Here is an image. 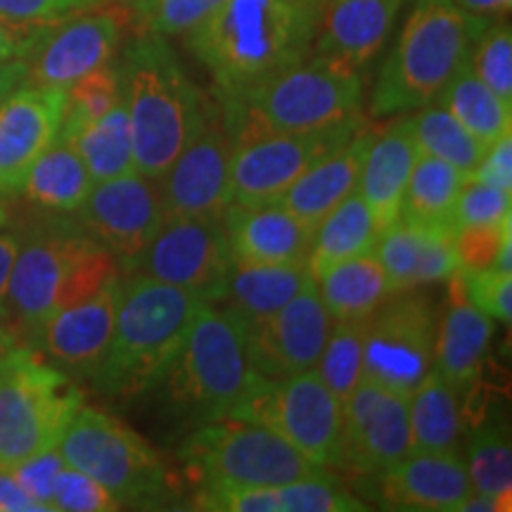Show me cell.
<instances>
[{
	"mask_svg": "<svg viewBox=\"0 0 512 512\" xmlns=\"http://www.w3.org/2000/svg\"><path fill=\"white\" fill-rule=\"evenodd\" d=\"M313 275L306 264L287 266H242L235 264L219 302L221 309L233 313L245 328L278 313L297 297Z\"/></svg>",
	"mask_w": 512,
	"mask_h": 512,
	"instance_id": "obj_29",
	"label": "cell"
},
{
	"mask_svg": "<svg viewBox=\"0 0 512 512\" xmlns=\"http://www.w3.org/2000/svg\"><path fill=\"white\" fill-rule=\"evenodd\" d=\"M470 174L444 159L418 155L403 192L399 219L415 226H453V209Z\"/></svg>",
	"mask_w": 512,
	"mask_h": 512,
	"instance_id": "obj_34",
	"label": "cell"
},
{
	"mask_svg": "<svg viewBox=\"0 0 512 512\" xmlns=\"http://www.w3.org/2000/svg\"><path fill=\"white\" fill-rule=\"evenodd\" d=\"M27 83V64L24 60L0 62V102Z\"/></svg>",
	"mask_w": 512,
	"mask_h": 512,
	"instance_id": "obj_55",
	"label": "cell"
},
{
	"mask_svg": "<svg viewBox=\"0 0 512 512\" xmlns=\"http://www.w3.org/2000/svg\"><path fill=\"white\" fill-rule=\"evenodd\" d=\"M448 280H451V304L437 325L434 370L458 394H463L470 392L482 375L486 351L494 335V320L470 304L458 273Z\"/></svg>",
	"mask_w": 512,
	"mask_h": 512,
	"instance_id": "obj_26",
	"label": "cell"
},
{
	"mask_svg": "<svg viewBox=\"0 0 512 512\" xmlns=\"http://www.w3.org/2000/svg\"><path fill=\"white\" fill-rule=\"evenodd\" d=\"M202 299L183 287L131 275L121 280L110 347L93 373L102 396L133 401L159 387L181 351Z\"/></svg>",
	"mask_w": 512,
	"mask_h": 512,
	"instance_id": "obj_2",
	"label": "cell"
},
{
	"mask_svg": "<svg viewBox=\"0 0 512 512\" xmlns=\"http://www.w3.org/2000/svg\"><path fill=\"white\" fill-rule=\"evenodd\" d=\"M233 266L223 214H169L124 271L183 287L214 304L226 290Z\"/></svg>",
	"mask_w": 512,
	"mask_h": 512,
	"instance_id": "obj_12",
	"label": "cell"
},
{
	"mask_svg": "<svg viewBox=\"0 0 512 512\" xmlns=\"http://www.w3.org/2000/svg\"><path fill=\"white\" fill-rule=\"evenodd\" d=\"M221 110L233 140L363 121V74L309 55L238 93L223 95Z\"/></svg>",
	"mask_w": 512,
	"mask_h": 512,
	"instance_id": "obj_6",
	"label": "cell"
},
{
	"mask_svg": "<svg viewBox=\"0 0 512 512\" xmlns=\"http://www.w3.org/2000/svg\"><path fill=\"white\" fill-rule=\"evenodd\" d=\"M69 140L81 155L93 183L107 181V178L128 174V171L136 169V164H133L131 124H128L124 98L110 112L102 114L100 119L76 131Z\"/></svg>",
	"mask_w": 512,
	"mask_h": 512,
	"instance_id": "obj_36",
	"label": "cell"
},
{
	"mask_svg": "<svg viewBox=\"0 0 512 512\" xmlns=\"http://www.w3.org/2000/svg\"><path fill=\"white\" fill-rule=\"evenodd\" d=\"M64 463L105 486L117 503L150 505L169 494V472L147 441L98 408L81 406L62 434Z\"/></svg>",
	"mask_w": 512,
	"mask_h": 512,
	"instance_id": "obj_10",
	"label": "cell"
},
{
	"mask_svg": "<svg viewBox=\"0 0 512 512\" xmlns=\"http://www.w3.org/2000/svg\"><path fill=\"white\" fill-rule=\"evenodd\" d=\"M76 214L79 226L126 268L166 219L162 183L159 176H145L136 169L98 181Z\"/></svg>",
	"mask_w": 512,
	"mask_h": 512,
	"instance_id": "obj_16",
	"label": "cell"
},
{
	"mask_svg": "<svg viewBox=\"0 0 512 512\" xmlns=\"http://www.w3.org/2000/svg\"><path fill=\"white\" fill-rule=\"evenodd\" d=\"M330 330L332 318L316 280H311L278 313L245 328L249 368L271 380L309 373L316 368Z\"/></svg>",
	"mask_w": 512,
	"mask_h": 512,
	"instance_id": "obj_17",
	"label": "cell"
},
{
	"mask_svg": "<svg viewBox=\"0 0 512 512\" xmlns=\"http://www.w3.org/2000/svg\"><path fill=\"white\" fill-rule=\"evenodd\" d=\"M98 3H110V5H119V8H133V5L140 3V0H98Z\"/></svg>",
	"mask_w": 512,
	"mask_h": 512,
	"instance_id": "obj_59",
	"label": "cell"
},
{
	"mask_svg": "<svg viewBox=\"0 0 512 512\" xmlns=\"http://www.w3.org/2000/svg\"><path fill=\"white\" fill-rule=\"evenodd\" d=\"M81 406L72 377L19 344L0 363V470L57 448Z\"/></svg>",
	"mask_w": 512,
	"mask_h": 512,
	"instance_id": "obj_8",
	"label": "cell"
},
{
	"mask_svg": "<svg viewBox=\"0 0 512 512\" xmlns=\"http://www.w3.org/2000/svg\"><path fill=\"white\" fill-rule=\"evenodd\" d=\"M437 105L446 107L486 147L512 133V105L498 98L484 81L477 79L470 60L444 88V93L437 98Z\"/></svg>",
	"mask_w": 512,
	"mask_h": 512,
	"instance_id": "obj_35",
	"label": "cell"
},
{
	"mask_svg": "<svg viewBox=\"0 0 512 512\" xmlns=\"http://www.w3.org/2000/svg\"><path fill=\"white\" fill-rule=\"evenodd\" d=\"M373 479L375 498L389 510L456 512L475 491L458 451L411 453Z\"/></svg>",
	"mask_w": 512,
	"mask_h": 512,
	"instance_id": "obj_22",
	"label": "cell"
},
{
	"mask_svg": "<svg viewBox=\"0 0 512 512\" xmlns=\"http://www.w3.org/2000/svg\"><path fill=\"white\" fill-rule=\"evenodd\" d=\"M373 254L394 292L441 283L460 271L453 226H415L399 219L382 230Z\"/></svg>",
	"mask_w": 512,
	"mask_h": 512,
	"instance_id": "obj_25",
	"label": "cell"
},
{
	"mask_svg": "<svg viewBox=\"0 0 512 512\" xmlns=\"http://www.w3.org/2000/svg\"><path fill=\"white\" fill-rule=\"evenodd\" d=\"M230 418L256 422L320 467L342 463L344 408L316 370L283 380L254 373Z\"/></svg>",
	"mask_w": 512,
	"mask_h": 512,
	"instance_id": "obj_11",
	"label": "cell"
},
{
	"mask_svg": "<svg viewBox=\"0 0 512 512\" xmlns=\"http://www.w3.org/2000/svg\"><path fill=\"white\" fill-rule=\"evenodd\" d=\"M62 467H64V458L60 448H50V451L41 453V456H34L24 460V463L10 467V472L31 498H36L38 503L46 505L48 512H55L53 484H55L57 472H60Z\"/></svg>",
	"mask_w": 512,
	"mask_h": 512,
	"instance_id": "obj_49",
	"label": "cell"
},
{
	"mask_svg": "<svg viewBox=\"0 0 512 512\" xmlns=\"http://www.w3.org/2000/svg\"><path fill=\"white\" fill-rule=\"evenodd\" d=\"M67 91L24 83L0 102V192H19L43 150L60 133Z\"/></svg>",
	"mask_w": 512,
	"mask_h": 512,
	"instance_id": "obj_21",
	"label": "cell"
},
{
	"mask_svg": "<svg viewBox=\"0 0 512 512\" xmlns=\"http://www.w3.org/2000/svg\"><path fill=\"white\" fill-rule=\"evenodd\" d=\"M472 178L505 192H512V133L486 147L482 162L472 171Z\"/></svg>",
	"mask_w": 512,
	"mask_h": 512,
	"instance_id": "obj_51",
	"label": "cell"
},
{
	"mask_svg": "<svg viewBox=\"0 0 512 512\" xmlns=\"http://www.w3.org/2000/svg\"><path fill=\"white\" fill-rule=\"evenodd\" d=\"M93 5H98V0H0V17L17 24L41 27V24L57 22Z\"/></svg>",
	"mask_w": 512,
	"mask_h": 512,
	"instance_id": "obj_50",
	"label": "cell"
},
{
	"mask_svg": "<svg viewBox=\"0 0 512 512\" xmlns=\"http://www.w3.org/2000/svg\"><path fill=\"white\" fill-rule=\"evenodd\" d=\"M512 195L494 185L467 178L453 209V230L465 226H496L510 221Z\"/></svg>",
	"mask_w": 512,
	"mask_h": 512,
	"instance_id": "obj_44",
	"label": "cell"
},
{
	"mask_svg": "<svg viewBox=\"0 0 512 512\" xmlns=\"http://www.w3.org/2000/svg\"><path fill=\"white\" fill-rule=\"evenodd\" d=\"M377 238H380V228H377L373 214L361 200V195L351 192L347 200L337 204L313 228L311 252L309 261H306L313 280L320 278L328 268L342 264V261L373 254Z\"/></svg>",
	"mask_w": 512,
	"mask_h": 512,
	"instance_id": "obj_32",
	"label": "cell"
},
{
	"mask_svg": "<svg viewBox=\"0 0 512 512\" xmlns=\"http://www.w3.org/2000/svg\"><path fill=\"white\" fill-rule=\"evenodd\" d=\"M36 34H38V27H31V24H17V22H10V19L0 17V62L24 60V55L29 53Z\"/></svg>",
	"mask_w": 512,
	"mask_h": 512,
	"instance_id": "obj_52",
	"label": "cell"
},
{
	"mask_svg": "<svg viewBox=\"0 0 512 512\" xmlns=\"http://www.w3.org/2000/svg\"><path fill=\"white\" fill-rule=\"evenodd\" d=\"M406 121L415 147H418V155L444 159L470 176L482 162L486 145L479 143L446 107L437 102L415 110L413 117H406Z\"/></svg>",
	"mask_w": 512,
	"mask_h": 512,
	"instance_id": "obj_37",
	"label": "cell"
},
{
	"mask_svg": "<svg viewBox=\"0 0 512 512\" xmlns=\"http://www.w3.org/2000/svg\"><path fill=\"white\" fill-rule=\"evenodd\" d=\"M0 512H48V508L31 498L10 470H0Z\"/></svg>",
	"mask_w": 512,
	"mask_h": 512,
	"instance_id": "obj_53",
	"label": "cell"
},
{
	"mask_svg": "<svg viewBox=\"0 0 512 512\" xmlns=\"http://www.w3.org/2000/svg\"><path fill=\"white\" fill-rule=\"evenodd\" d=\"M223 226L235 264L287 266L309 261L313 228L283 204H228L223 209Z\"/></svg>",
	"mask_w": 512,
	"mask_h": 512,
	"instance_id": "obj_24",
	"label": "cell"
},
{
	"mask_svg": "<svg viewBox=\"0 0 512 512\" xmlns=\"http://www.w3.org/2000/svg\"><path fill=\"white\" fill-rule=\"evenodd\" d=\"M401 5L403 0H323L311 55L363 74L382 53Z\"/></svg>",
	"mask_w": 512,
	"mask_h": 512,
	"instance_id": "obj_23",
	"label": "cell"
},
{
	"mask_svg": "<svg viewBox=\"0 0 512 512\" xmlns=\"http://www.w3.org/2000/svg\"><path fill=\"white\" fill-rule=\"evenodd\" d=\"M363 121L320 131H271L235 138L230 162V204H275L313 164L342 147Z\"/></svg>",
	"mask_w": 512,
	"mask_h": 512,
	"instance_id": "obj_13",
	"label": "cell"
},
{
	"mask_svg": "<svg viewBox=\"0 0 512 512\" xmlns=\"http://www.w3.org/2000/svg\"><path fill=\"white\" fill-rule=\"evenodd\" d=\"M249 377L245 325L221 306L202 302L164 377L174 411L195 425L230 418Z\"/></svg>",
	"mask_w": 512,
	"mask_h": 512,
	"instance_id": "obj_7",
	"label": "cell"
},
{
	"mask_svg": "<svg viewBox=\"0 0 512 512\" xmlns=\"http://www.w3.org/2000/svg\"><path fill=\"white\" fill-rule=\"evenodd\" d=\"M119 10H81L38 27L24 55L27 83L67 91L76 81L112 62L121 43Z\"/></svg>",
	"mask_w": 512,
	"mask_h": 512,
	"instance_id": "obj_15",
	"label": "cell"
},
{
	"mask_svg": "<svg viewBox=\"0 0 512 512\" xmlns=\"http://www.w3.org/2000/svg\"><path fill=\"white\" fill-rule=\"evenodd\" d=\"M5 223H8V211H5V207H3V202H0V228L5 226Z\"/></svg>",
	"mask_w": 512,
	"mask_h": 512,
	"instance_id": "obj_60",
	"label": "cell"
},
{
	"mask_svg": "<svg viewBox=\"0 0 512 512\" xmlns=\"http://www.w3.org/2000/svg\"><path fill=\"white\" fill-rule=\"evenodd\" d=\"M19 347V335L5 320H0V363Z\"/></svg>",
	"mask_w": 512,
	"mask_h": 512,
	"instance_id": "obj_58",
	"label": "cell"
},
{
	"mask_svg": "<svg viewBox=\"0 0 512 512\" xmlns=\"http://www.w3.org/2000/svg\"><path fill=\"white\" fill-rule=\"evenodd\" d=\"M195 508L219 512H280L278 486H200Z\"/></svg>",
	"mask_w": 512,
	"mask_h": 512,
	"instance_id": "obj_47",
	"label": "cell"
},
{
	"mask_svg": "<svg viewBox=\"0 0 512 512\" xmlns=\"http://www.w3.org/2000/svg\"><path fill=\"white\" fill-rule=\"evenodd\" d=\"M121 278L86 302L62 309L31 335V349L69 377H93L110 347Z\"/></svg>",
	"mask_w": 512,
	"mask_h": 512,
	"instance_id": "obj_20",
	"label": "cell"
},
{
	"mask_svg": "<svg viewBox=\"0 0 512 512\" xmlns=\"http://www.w3.org/2000/svg\"><path fill=\"white\" fill-rule=\"evenodd\" d=\"M470 67L479 81L512 105V31L508 22H489L472 48Z\"/></svg>",
	"mask_w": 512,
	"mask_h": 512,
	"instance_id": "obj_43",
	"label": "cell"
},
{
	"mask_svg": "<svg viewBox=\"0 0 512 512\" xmlns=\"http://www.w3.org/2000/svg\"><path fill=\"white\" fill-rule=\"evenodd\" d=\"M226 0H140L133 5L136 24L145 34L188 36L202 27Z\"/></svg>",
	"mask_w": 512,
	"mask_h": 512,
	"instance_id": "obj_41",
	"label": "cell"
},
{
	"mask_svg": "<svg viewBox=\"0 0 512 512\" xmlns=\"http://www.w3.org/2000/svg\"><path fill=\"white\" fill-rule=\"evenodd\" d=\"M280 512H361L366 505L351 496L328 472L278 486Z\"/></svg>",
	"mask_w": 512,
	"mask_h": 512,
	"instance_id": "obj_42",
	"label": "cell"
},
{
	"mask_svg": "<svg viewBox=\"0 0 512 512\" xmlns=\"http://www.w3.org/2000/svg\"><path fill=\"white\" fill-rule=\"evenodd\" d=\"M363 339H366V320L332 323L328 342L313 368L325 387L342 401V406L363 380Z\"/></svg>",
	"mask_w": 512,
	"mask_h": 512,
	"instance_id": "obj_38",
	"label": "cell"
},
{
	"mask_svg": "<svg viewBox=\"0 0 512 512\" xmlns=\"http://www.w3.org/2000/svg\"><path fill=\"white\" fill-rule=\"evenodd\" d=\"M19 235L15 233H0V320L8 323V287L12 266H15L19 252Z\"/></svg>",
	"mask_w": 512,
	"mask_h": 512,
	"instance_id": "obj_54",
	"label": "cell"
},
{
	"mask_svg": "<svg viewBox=\"0 0 512 512\" xmlns=\"http://www.w3.org/2000/svg\"><path fill=\"white\" fill-rule=\"evenodd\" d=\"M91 188L93 178L74 143L57 133V138L29 169L19 192H24V197L36 207L74 214L86 202Z\"/></svg>",
	"mask_w": 512,
	"mask_h": 512,
	"instance_id": "obj_30",
	"label": "cell"
},
{
	"mask_svg": "<svg viewBox=\"0 0 512 512\" xmlns=\"http://www.w3.org/2000/svg\"><path fill=\"white\" fill-rule=\"evenodd\" d=\"M233 136L216 102H207V112L195 136L188 140L174 164L159 176L169 214H223L230 204V162Z\"/></svg>",
	"mask_w": 512,
	"mask_h": 512,
	"instance_id": "obj_18",
	"label": "cell"
},
{
	"mask_svg": "<svg viewBox=\"0 0 512 512\" xmlns=\"http://www.w3.org/2000/svg\"><path fill=\"white\" fill-rule=\"evenodd\" d=\"M119 76L136 171L162 176L200 128L207 100L157 34L140 31L128 43Z\"/></svg>",
	"mask_w": 512,
	"mask_h": 512,
	"instance_id": "obj_3",
	"label": "cell"
},
{
	"mask_svg": "<svg viewBox=\"0 0 512 512\" xmlns=\"http://www.w3.org/2000/svg\"><path fill=\"white\" fill-rule=\"evenodd\" d=\"M489 17L460 10L451 0H413L392 53L377 72L370 112L394 117L432 105L470 60Z\"/></svg>",
	"mask_w": 512,
	"mask_h": 512,
	"instance_id": "obj_5",
	"label": "cell"
},
{
	"mask_svg": "<svg viewBox=\"0 0 512 512\" xmlns=\"http://www.w3.org/2000/svg\"><path fill=\"white\" fill-rule=\"evenodd\" d=\"M375 133V128H361L354 138L313 164L280 197L278 204H283L297 219L316 228L337 204H342L351 192H356L363 159H366L370 145H373Z\"/></svg>",
	"mask_w": 512,
	"mask_h": 512,
	"instance_id": "obj_28",
	"label": "cell"
},
{
	"mask_svg": "<svg viewBox=\"0 0 512 512\" xmlns=\"http://www.w3.org/2000/svg\"><path fill=\"white\" fill-rule=\"evenodd\" d=\"M510 503L512 501H505V498L486 496V494H477V491H472V494L458 505L456 512H508L512 510Z\"/></svg>",
	"mask_w": 512,
	"mask_h": 512,
	"instance_id": "obj_56",
	"label": "cell"
},
{
	"mask_svg": "<svg viewBox=\"0 0 512 512\" xmlns=\"http://www.w3.org/2000/svg\"><path fill=\"white\" fill-rule=\"evenodd\" d=\"M465 297L491 320H512V271L501 268H479V271H458Z\"/></svg>",
	"mask_w": 512,
	"mask_h": 512,
	"instance_id": "obj_46",
	"label": "cell"
},
{
	"mask_svg": "<svg viewBox=\"0 0 512 512\" xmlns=\"http://www.w3.org/2000/svg\"><path fill=\"white\" fill-rule=\"evenodd\" d=\"M121 505L117 503L105 486L95 479L83 475L76 467H64L57 472L53 484V510L62 512H114Z\"/></svg>",
	"mask_w": 512,
	"mask_h": 512,
	"instance_id": "obj_45",
	"label": "cell"
},
{
	"mask_svg": "<svg viewBox=\"0 0 512 512\" xmlns=\"http://www.w3.org/2000/svg\"><path fill=\"white\" fill-rule=\"evenodd\" d=\"M451 3H456L460 10L472 12V15L501 17L510 12L512 0H451Z\"/></svg>",
	"mask_w": 512,
	"mask_h": 512,
	"instance_id": "obj_57",
	"label": "cell"
},
{
	"mask_svg": "<svg viewBox=\"0 0 512 512\" xmlns=\"http://www.w3.org/2000/svg\"><path fill=\"white\" fill-rule=\"evenodd\" d=\"M316 287L332 323L368 320L394 292L375 254L356 256L328 268L316 278Z\"/></svg>",
	"mask_w": 512,
	"mask_h": 512,
	"instance_id": "obj_31",
	"label": "cell"
},
{
	"mask_svg": "<svg viewBox=\"0 0 512 512\" xmlns=\"http://www.w3.org/2000/svg\"><path fill=\"white\" fill-rule=\"evenodd\" d=\"M437 313L425 294L392 292L366 320L363 377L408 396L434 368Z\"/></svg>",
	"mask_w": 512,
	"mask_h": 512,
	"instance_id": "obj_14",
	"label": "cell"
},
{
	"mask_svg": "<svg viewBox=\"0 0 512 512\" xmlns=\"http://www.w3.org/2000/svg\"><path fill=\"white\" fill-rule=\"evenodd\" d=\"M323 0H226L188 34L219 98L306 60Z\"/></svg>",
	"mask_w": 512,
	"mask_h": 512,
	"instance_id": "obj_1",
	"label": "cell"
},
{
	"mask_svg": "<svg viewBox=\"0 0 512 512\" xmlns=\"http://www.w3.org/2000/svg\"><path fill=\"white\" fill-rule=\"evenodd\" d=\"M119 261L74 221H53L19 240L8 287V325L31 337L55 313L119 280Z\"/></svg>",
	"mask_w": 512,
	"mask_h": 512,
	"instance_id": "obj_4",
	"label": "cell"
},
{
	"mask_svg": "<svg viewBox=\"0 0 512 512\" xmlns=\"http://www.w3.org/2000/svg\"><path fill=\"white\" fill-rule=\"evenodd\" d=\"M121 102V76L119 67L105 64L86 74L74 86L67 88V107H64V119L60 126V136L72 138L76 131L91 121L100 119L114 105Z\"/></svg>",
	"mask_w": 512,
	"mask_h": 512,
	"instance_id": "obj_40",
	"label": "cell"
},
{
	"mask_svg": "<svg viewBox=\"0 0 512 512\" xmlns=\"http://www.w3.org/2000/svg\"><path fill=\"white\" fill-rule=\"evenodd\" d=\"M467 475L477 494L512 501V448L508 432L498 425H482L467 446Z\"/></svg>",
	"mask_w": 512,
	"mask_h": 512,
	"instance_id": "obj_39",
	"label": "cell"
},
{
	"mask_svg": "<svg viewBox=\"0 0 512 512\" xmlns=\"http://www.w3.org/2000/svg\"><path fill=\"white\" fill-rule=\"evenodd\" d=\"M418 159V147L411 136L406 117L396 119L384 131H377L366 159L356 192L373 214L380 228H389L399 221L403 192Z\"/></svg>",
	"mask_w": 512,
	"mask_h": 512,
	"instance_id": "obj_27",
	"label": "cell"
},
{
	"mask_svg": "<svg viewBox=\"0 0 512 512\" xmlns=\"http://www.w3.org/2000/svg\"><path fill=\"white\" fill-rule=\"evenodd\" d=\"M512 240V219L496 226H465L456 230L460 271H479L496 264L503 245Z\"/></svg>",
	"mask_w": 512,
	"mask_h": 512,
	"instance_id": "obj_48",
	"label": "cell"
},
{
	"mask_svg": "<svg viewBox=\"0 0 512 512\" xmlns=\"http://www.w3.org/2000/svg\"><path fill=\"white\" fill-rule=\"evenodd\" d=\"M342 463L363 477H373L411 456L408 396L363 377L344 401Z\"/></svg>",
	"mask_w": 512,
	"mask_h": 512,
	"instance_id": "obj_19",
	"label": "cell"
},
{
	"mask_svg": "<svg viewBox=\"0 0 512 512\" xmlns=\"http://www.w3.org/2000/svg\"><path fill=\"white\" fill-rule=\"evenodd\" d=\"M408 420L413 453L458 451L460 394L434 368L408 394Z\"/></svg>",
	"mask_w": 512,
	"mask_h": 512,
	"instance_id": "obj_33",
	"label": "cell"
},
{
	"mask_svg": "<svg viewBox=\"0 0 512 512\" xmlns=\"http://www.w3.org/2000/svg\"><path fill=\"white\" fill-rule=\"evenodd\" d=\"M181 458L197 486H283L328 472L256 422L221 418L197 425Z\"/></svg>",
	"mask_w": 512,
	"mask_h": 512,
	"instance_id": "obj_9",
	"label": "cell"
}]
</instances>
